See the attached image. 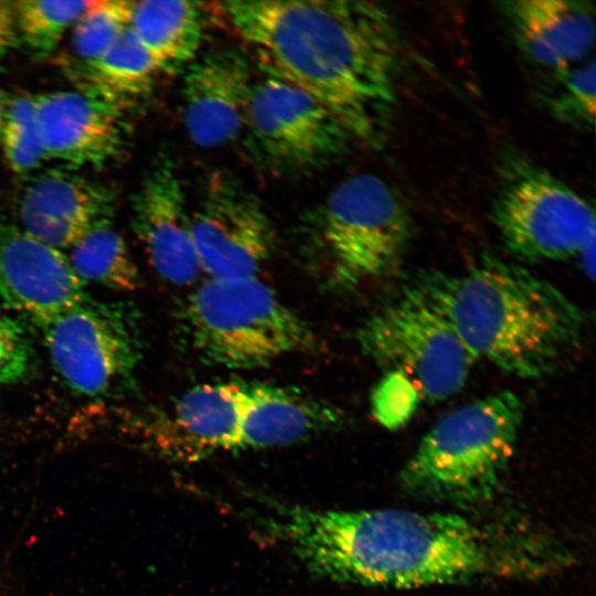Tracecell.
Returning <instances> with one entry per match:
<instances>
[{"mask_svg": "<svg viewBox=\"0 0 596 596\" xmlns=\"http://www.w3.org/2000/svg\"><path fill=\"white\" fill-rule=\"evenodd\" d=\"M91 2L49 0L13 2L19 39L40 55L50 53Z\"/></svg>", "mask_w": 596, "mask_h": 596, "instance_id": "603a6c76", "label": "cell"}, {"mask_svg": "<svg viewBox=\"0 0 596 596\" xmlns=\"http://www.w3.org/2000/svg\"><path fill=\"white\" fill-rule=\"evenodd\" d=\"M595 63L584 61L558 72L557 82L547 97L551 111L561 121L592 126L595 115Z\"/></svg>", "mask_w": 596, "mask_h": 596, "instance_id": "d4e9b609", "label": "cell"}, {"mask_svg": "<svg viewBox=\"0 0 596 596\" xmlns=\"http://www.w3.org/2000/svg\"><path fill=\"white\" fill-rule=\"evenodd\" d=\"M114 205L108 188L74 173L49 171L26 188L19 212L25 232L60 249L109 224Z\"/></svg>", "mask_w": 596, "mask_h": 596, "instance_id": "e0dca14e", "label": "cell"}, {"mask_svg": "<svg viewBox=\"0 0 596 596\" xmlns=\"http://www.w3.org/2000/svg\"><path fill=\"white\" fill-rule=\"evenodd\" d=\"M255 81L248 61L234 49H219L193 60L182 85L183 123L201 148L235 140L245 128Z\"/></svg>", "mask_w": 596, "mask_h": 596, "instance_id": "5bb4252c", "label": "cell"}, {"mask_svg": "<svg viewBox=\"0 0 596 596\" xmlns=\"http://www.w3.org/2000/svg\"><path fill=\"white\" fill-rule=\"evenodd\" d=\"M0 138L4 159L17 173L29 172L46 160L36 127L1 125Z\"/></svg>", "mask_w": 596, "mask_h": 596, "instance_id": "4316f807", "label": "cell"}, {"mask_svg": "<svg viewBox=\"0 0 596 596\" xmlns=\"http://www.w3.org/2000/svg\"><path fill=\"white\" fill-rule=\"evenodd\" d=\"M524 416V404L502 391L440 418L402 468L408 493L462 504L492 499L508 471Z\"/></svg>", "mask_w": 596, "mask_h": 596, "instance_id": "277c9868", "label": "cell"}, {"mask_svg": "<svg viewBox=\"0 0 596 596\" xmlns=\"http://www.w3.org/2000/svg\"><path fill=\"white\" fill-rule=\"evenodd\" d=\"M94 92L120 105L145 93L160 70L158 62L128 26L98 58L85 63Z\"/></svg>", "mask_w": 596, "mask_h": 596, "instance_id": "44dd1931", "label": "cell"}, {"mask_svg": "<svg viewBox=\"0 0 596 596\" xmlns=\"http://www.w3.org/2000/svg\"><path fill=\"white\" fill-rule=\"evenodd\" d=\"M43 329L55 371L77 393L110 392L138 362L137 338L123 313L88 299Z\"/></svg>", "mask_w": 596, "mask_h": 596, "instance_id": "8fae6325", "label": "cell"}, {"mask_svg": "<svg viewBox=\"0 0 596 596\" xmlns=\"http://www.w3.org/2000/svg\"><path fill=\"white\" fill-rule=\"evenodd\" d=\"M244 130L254 150L280 168L323 166L353 142L320 102L269 74L254 83Z\"/></svg>", "mask_w": 596, "mask_h": 596, "instance_id": "9c48e42d", "label": "cell"}, {"mask_svg": "<svg viewBox=\"0 0 596 596\" xmlns=\"http://www.w3.org/2000/svg\"><path fill=\"white\" fill-rule=\"evenodd\" d=\"M0 129H1V121H0Z\"/></svg>", "mask_w": 596, "mask_h": 596, "instance_id": "4dcf8cb0", "label": "cell"}, {"mask_svg": "<svg viewBox=\"0 0 596 596\" xmlns=\"http://www.w3.org/2000/svg\"><path fill=\"white\" fill-rule=\"evenodd\" d=\"M30 347L20 326L0 315V385L21 380L30 366Z\"/></svg>", "mask_w": 596, "mask_h": 596, "instance_id": "83f0119b", "label": "cell"}, {"mask_svg": "<svg viewBox=\"0 0 596 596\" xmlns=\"http://www.w3.org/2000/svg\"><path fill=\"white\" fill-rule=\"evenodd\" d=\"M34 100L46 159L100 168L121 152L125 131L119 104L91 91L51 92Z\"/></svg>", "mask_w": 596, "mask_h": 596, "instance_id": "9a60e30c", "label": "cell"}, {"mask_svg": "<svg viewBox=\"0 0 596 596\" xmlns=\"http://www.w3.org/2000/svg\"><path fill=\"white\" fill-rule=\"evenodd\" d=\"M132 228L155 270L167 281L187 286L202 273L194 248L191 213L181 178L171 159L158 158L131 201Z\"/></svg>", "mask_w": 596, "mask_h": 596, "instance_id": "4fadbf2b", "label": "cell"}, {"mask_svg": "<svg viewBox=\"0 0 596 596\" xmlns=\"http://www.w3.org/2000/svg\"><path fill=\"white\" fill-rule=\"evenodd\" d=\"M18 42L13 2L0 0V63Z\"/></svg>", "mask_w": 596, "mask_h": 596, "instance_id": "f1b7e54d", "label": "cell"}, {"mask_svg": "<svg viewBox=\"0 0 596 596\" xmlns=\"http://www.w3.org/2000/svg\"><path fill=\"white\" fill-rule=\"evenodd\" d=\"M421 393L414 382L398 371H386L371 394V409L385 428L395 430L414 415Z\"/></svg>", "mask_w": 596, "mask_h": 596, "instance_id": "484cf974", "label": "cell"}, {"mask_svg": "<svg viewBox=\"0 0 596 596\" xmlns=\"http://www.w3.org/2000/svg\"><path fill=\"white\" fill-rule=\"evenodd\" d=\"M185 322L199 355L227 369L262 368L320 349L307 322L257 277L207 278L189 297Z\"/></svg>", "mask_w": 596, "mask_h": 596, "instance_id": "5b68a950", "label": "cell"}, {"mask_svg": "<svg viewBox=\"0 0 596 596\" xmlns=\"http://www.w3.org/2000/svg\"><path fill=\"white\" fill-rule=\"evenodd\" d=\"M502 10L522 51L535 63L564 71L586 61L595 44L592 4L568 0H519Z\"/></svg>", "mask_w": 596, "mask_h": 596, "instance_id": "ac0fdd59", "label": "cell"}, {"mask_svg": "<svg viewBox=\"0 0 596 596\" xmlns=\"http://www.w3.org/2000/svg\"><path fill=\"white\" fill-rule=\"evenodd\" d=\"M269 503L257 518L313 574L339 582L418 588L552 573L568 556L510 521L403 509L320 511Z\"/></svg>", "mask_w": 596, "mask_h": 596, "instance_id": "6da1fadb", "label": "cell"}, {"mask_svg": "<svg viewBox=\"0 0 596 596\" xmlns=\"http://www.w3.org/2000/svg\"><path fill=\"white\" fill-rule=\"evenodd\" d=\"M266 74L327 107L353 142L383 140L396 103L400 36L368 1L251 0L220 3Z\"/></svg>", "mask_w": 596, "mask_h": 596, "instance_id": "7a4b0ae2", "label": "cell"}, {"mask_svg": "<svg viewBox=\"0 0 596 596\" xmlns=\"http://www.w3.org/2000/svg\"><path fill=\"white\" fill-rule=\"evenodd\" d=\"M245 386L240 448L291 445L340 423L338 409L298 390L265 383Z\"/></svg>", "mask_w": 596, "mask_h": 596, "instance_id": "d6986e66", "label": "cell"}, {"mask_svg": "<svg viewBox=\"0 0 596 596\" xmlns=\"http://www.w3.org/2000/svg\"><path fill=\"white\" fill-rule=\"evenodd\" d=\"M408 287L449 323L475 360L521 379L553 374L584 340L586 312L515 263L485 256L462 273L419 274Z\"/></svg>", "mask_w": 596, "mask_h": 596, "instance_id": "3957f363", "label": "cell"}, {"mask_svg": "<svg viewBox=\"0 0 596 596\" xmlns=\"http://www.w3.org/2000/svg\"><path fill=\"white\" fill-rule=\"evenodd\" d=\"M129 26L160 70L173 72L196 58L203 36L202 9L189 1H134Z\"/></svg>", "mask_w": 596, "mask_h": 596, "instance_id": "ffe728a7", "label": "cell"}, {"mask_svg": "<svg viewBox=\"0 0 596 596\" xmlns=\"http://www.w3.org/2000/svg\"><path fill=\"white\" fill-rule=\"evenodd\" d=\"M134 1H92L73 25L72 47L84 60L102 56L129 26Z\"/></svg>", "mask_w": 596, "mask_h": 596, "instance_id": "cb8c5ba5", "label": "cell"}, {"mask_svg": "<svg viewBox=\"0 0 596 596\" xmlns=\"http://www.w3.org/2000/svg\"><path fill=\"white\" fill-rule=\"evenodd\" d=\"M202 273L210 279L256 277L275 247L272 221L260 200L234 178L215 173L191 213Z\"/></svg>", "mask_w": 596, "mask_h": 596, "instance_id": "30bf717a", "label": "cell"}, {"mask_svg": "<svg viewBox=\"0 0 596 596\" xmlns=\"http://www.w3.org/2000/svg\"><path fill=\"white\" fill-rule=\"evenodd\" d=\"M356 340L368 358L407 375L429 402L459 392L476 361L449 323L408 286L362 322Z\"/></svg>", "mask_w": 596, "mask_h": 596, "instance_id": "ba28073f", "label": "cell"}, {"mask_svg": "<svg viewBox=\"0 0 596 596\" xmlns=\"http://www.w3.org/2000/svg\"><path fill=\"white\" fill-rule=\"evenodd\" d=\"M67 258L82 280L119 291H135L141 285L139 270L125 241L109 224L91 230L71 247Z\"/></svg>", "mask_w": 596, "mask_h": 596, "instance_id": "7402d4cb", "label": "cell"}, {"mask_svg": "<svg viewBox=\"0 0 596 596\" xmlns=\"http://www.w3.org/2000/svg\"><path fill=\"white\" fill-rule=\"evenodd\" d=\"M0 297L42 327L87 300L67 256L9 224H0Z\"/></svg>", "mask_w": 596, "mask_h": 596, "instance_id": "7c38bea8", "label": "cell"}, {"mask_svg": "<svg viewBox=\"0 0 596 596\" xmlns=\"http://www.w3.org/2000/svg\"><path fill=\"white\" fill-rule=\"evenodd\" d=\"M245 395L242 382L192 387L155 425V440L166 455L187 461L237 449Z\"/></svg>", "mask_w": 596, "mask_h": 596, "instance_id": "2e32d148", "label": "cell"}, {"mask_svg": "<svg viewBox=\"0 0 596 596\" xmlns=\"http://www.w3.org/2000/svg\"><path fill=\"white\" fill-rule=\"evenodd\" d=\"M491 219L507 251L521 262L579 257L595 243L593 207L551 172L526 161L508 168Z\"/></svg>", "mask_w": 596, "mask_h": 596, "instance_id": "52a82bcc", "label": "cell"}, {"mask_svg": "<svg viewBox=\"0 0 596 596\" xmlns=\"http://www.w3.org/2000/svg\"><path fill=\"white\" fill-rule=\"evenodd\" d=\"M6 105H7V100L3 96V94L0 92V121L2 123V117H3V114H4V109H6Z\"/></svg>", "mask_w": 596, "mask_h": 596, "instance_id": "f546056e", "label": "cell"}, {"mask_svg": "<svg viewBox=\"0 0 596 596\" xmlns=\"http://www.w3.org/2000/svg\"><path fill=\"white\" fill-rule=\"evenodd\" d=\"M312 257L340 290L393 273L411 240V217L391 185L372 173L341 181L313 212Z\"/></svg>", "mask_w": 596, "mask_h": 596, "instance_id": "8992f818", "label": "cell"}]
</instances>
